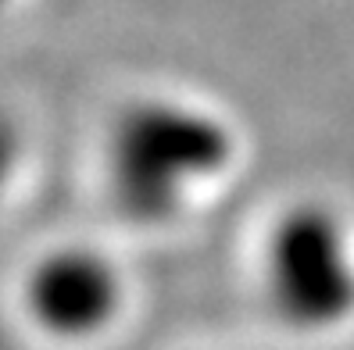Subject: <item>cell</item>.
Masks as SVG:
<instances>
[{"mask_svg": "<svg viewBox=\"0 0 354 350\" xmlns=\"http://www.w3.org/2000/svg\"><path fill=\"white\" fill-rule=\"evenodd\" d=\"M243 157L240 121L222 104L179 86H140L104 115L97 186L126 229L165 236L212 211Z\"/></svg>", "mask_w": 354, "mask_h": 350, "instance_id": "obj_1", "label": "cell"}, {"mask_svg": "<svg viewBox=\"0 0 354 350\" xmlns=\"http://www.w3.org/2000/svg\"><path fill=\"white\" fill-rule=\"evenodd\" d=\"M247 275L276 333L301 343L354 333V215L329 193L276 200L251 236Z\"/></svg>", "mask_w": 354, "mask_h": 350, "instance_id": "obj_2", "label": "cell"}, {"mask_svg": "<svg viewBox=\"0 0 354 350\" xmlns=\"http://www.w3.org/2000/svg\"><path fill=\"white\" fill-rule=\"evenodd\" d=\"M136 279L129 261L90 236H61L22 261L15 315L50 350H97L129 325Z\"/></svg>", "mask_w": 354, "mask_h": 350, "instance_id": "obj_3", "label": "cell"}, {"mask_svg": "<svg viewBox=\"0 0 354 350\" xmlns=\"http://www.w3.org/2000/svg\"><path fill=\"white\" fill-rule=\"evenodd\" d=\"M26 161H29L26 126L18 121V115L8 104H0V211L11 204L18 182H22Z\"/></svg>", "mask_w": 354, "mask_h": 350, "instance_id": "obj_4", "label": "cell"}, {"mask_svg": "<svg viewBox=\"0 0 354 350\" xmlns=\"http://www.w3.org/2000/svg\"><path fill=\"white\" fill-rule=\"evenodd\" d=\"M15 4H18V0H0V14H8Z\"/></svg>", "mask_w": 354, "mask_h": 350, "instance_id": "obj_5", "label": "cell"}]
</instances>
